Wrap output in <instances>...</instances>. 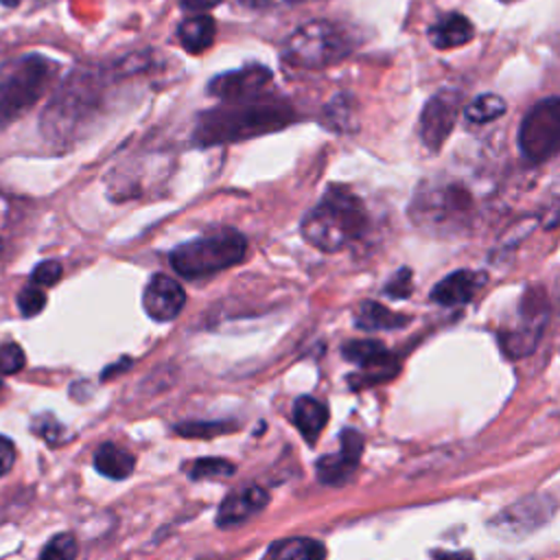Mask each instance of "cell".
I'll return each instance as SVG.
<instances>
[{"mask_svg":"<svg viewBox=\"0 0 560 560\" xmlns=\"http://www.w3.org/2000/svg\"><path fill=\"white\" fill-rule=\"evenodd\" d=\"M486 192L468 177L433 175L413 192L409 217L416 228L438 234L455 236L470 232L481 214Z\"/></svg>","mask_w":560,"mask_h":560,"instance_id":"obj_1","label":"cell"},{"mask_svg":"<svg viewBox=\"0 0 560 560\" xmlns=\"http://www.w3.org/2000/svg\"><path fill=\"white\" fill-rule=\"evenodd\" d=\"M293 120L295 112L291 105L282 101H262L260 96H256L249 101H236L201 112L195 120L192 142L199 147L238 142L278 131Z\"/></svg>","mask_w":560,"mask_h":560,"instance_id":"obj_2","label":"cell"},{"mask_svg":"<svg viewBox=\"0 0 560 560\" xmlns=\"http://www.w3.org/2000/svg\"><path fill=\"white\" fill-rule=\"evenodd\" d=\"M370 214L359 195L343 184H330L322 199L304 214L300 232L322 252H339L368 232Z\"/></svg>","mask_w":560,"mask_h":560,"instance_id":"obj_3","label":"cell"},{"mask_svg":"<svg viewBox=\"0 0 560 560\" xmlns=\"http://www.w3.org/2000/svg\"><path fill=\"white\" fill-rule=\"evenodd\" d=\"M245 252L247 238L238 230L219 228L173 247L168 262L182 278L197 280L243 262Z\"/></svg>","mask_w":560,"mask_h":560,"instance_id":"obj_4","label":"cell"},{"mask_svg":"<svg viewBox=\"0 0 560 560\" xmlns=\"http://www.w3.org/2000/svg\"><path fill=\"white\" fill-rule=\"evenodd\" d=\"M101 101V77L92 70H77L63 81L48 103L42 129L57 142H68L96 114Z\"/></svg>","mask_w":560,"mask_h":560,"instance_id":"obj_5","label":"cell"},{"mask_svg":"<svg viewBox=\"0 0 560 560\" xmlns=\"http://www.w3.org/2000/svg\"><path fill=\"white\" fill-rule=\"evenodd\" d=\"M57 72L44 55H22L0 70V129L28 112L46 92Z\"/></svg>","mask_w":560,"mask_h":560,"instance_id":"obj_6","label":"cell"},{"mask_svg":"<svg viewBox=\"0 0 560 560\" xmlns=\"http://www.w3.org/2000/svg\"><path fill=\"white\" fill-rule=\"evenodd\" d=\"M354 48L350 31L330 20H311L298 26L280 46V55L289 66L319 70L348 57Z\"/></svg>","mask_w":560,"mask_h":560,"instance_id":"obj_7","label":"cell"},{"mask_svg":"<svg viewBox=\"0 0 560 560\" xmlns=\"http://www.w3.org/2000/svg\"><path fill=\"white\" fill-rule=\"evenodd\" d=\"M549 300L545 289H527L518 302L516 319L512 326L499 332V346L505 357L521 359L536 350L549 322Z\"/></svg>","mask_w":560,"mask_h":560,"instance_id":"obj_8","label":"cell"},{"mask_svg":"<svg viewBox=\"0 0 560 560\" xmlns=\"http://www.w3.org/2000/svg\"><path fill=\"white\" fill-rule=\"evenodd\" d=\"M560 147V98L547 96L521 120L518 149L529 164L547 162Z\"/></svg>","mask_w":560,"mask_h":560,"instance_id":"obj_9","label":"cell"},{"mask_svg":"<svg viewBox=\"0 0 560 560\" xmlns=\"http://www.w3.org/2000/svg\"><path fill=\"white\" fill-rule=\"evenodd\" d=\"M556 505L558 503L553 494H527L494 514L488 521V532L501 540H521L547 525L556 514Z\"/></svg>","mask_w":560,"mask_h":560,"instance_id":"obj_10","label":"cell"},{"mask_svg":"<svg viewBox=\"0 0 560 560\" xmlns=\"http://www.w3.org/2000/svg\"><path fill=\"white\" fill-rule=\"evenodd\" d=\"M462 96L455 90L435 92L422 107L418 120V133L422 144L429 151H440L446 138L451 136L457 114H459Z\"/></svg>","mask_w":560,"mask_h":560,"instance_id":"obj_11","label":"cell"},{"mask_svg":"<svg viewBox=\"0 0 560 560\" xmlns=\"http://www.w3.org/2000/svg\"><path fill=\"white\" fill-rule=\"evenodd\" d=\"M341 354L346 361L354 363L361 374L352 378V383L372 385L378 381H387L398 372L396 359L389 354L385 343L378 339H352L341 346Z\"/></svg>","mask_w":560,"mask_h":560,"instance_id":"obj_12","label":"cell"},{"mask_svg":"<svg viewBox=\"0 0 560 560\" xmlns=\"http://www.w3.org/2000/svg\"><path fill=\"white\" fill-rule=\"evenodd\" d=\"M269 81H271V70L267 66L249 63V66L212 77L208 83V94L228 103L249 101L260 96V92L267 88Z\"/></svg>","mask_w":560,"mask_h":560,"instance_id":"obj_13","label":"cell"},{"mask_svg":"<svg viewBox=\"0 0 560 560\" xmlns=\"http://www.w3.org/2000/svg\"><path fill=\"white\" fill-rule=\"evenodd\" d=\"M365 440L357 429H343L339 435V451L326 453L317 459V479L326 486H343L361 462Z\"/></svg>","mask_w":560,"mask_h":560,"instance_id":"obj_14","label":"cell"},{"mask_svg":"<svg viewBox=\"0 0 560 560\" xmlns=\"http://www.w3.org/2000/svg\"><path fill=\"white\" fill-rule=\"evenodd\" d=\"M184 304H186V291L175 278L166 273H155L142 291L144 313L160 324L175 319L182 313Z\"/></svg>","mask_w":560,"mask_h":560,"instance_id":"obj_15","label":"cell"},{"mask_svg":"<svg viewBox=\"0 0 560 560\" xmlns=\"http://www.w3.org/2000/svg\"><path fill=\"white\" fill-rule=\"evenodd\" d=\"M269 503V494L260 486H245L230 492L219 510H217V525L219 527H236L260 514Z\"/></svg>","mask_w":560,"mask_h":560,"instance_id":"obj_16","label":"cell"},{"mask_svg":"<svg viewBox=\"0 0 560 560\" xmlns=\"http://www.w3.org/2000/svg\"><path fill=\"white\" fill-rule=\"evenodd\" d=\"M486 276L472 271V269H457L444 276L433 289H431V300L440 306H462L468 304L479 287L483 284Z\"/></svg>","mask_w":560,"mask_h":560,"instance_id":"obj_17","label":"cell"},{"mask_svg":"<svg viewBox=\"0 0 560 560\" xmlns=\"http://www.w3.org/2000/svg\"><path fill=\"white\" fill-rule=\"evenodd\" d=\"M472 35H475V28H472L470 20L455 11L440 15L429 26V42L440 50L464 46L466 42L472 39Z\"/></svg>","mask_w":560,"mask_h":560,"instance_id":"obj_18","label":"cell"},{"mask_svg":"<svg viewBox=\"0 0 560 560\" xmlns=\"http://www.w3.org/2000/svg\"><path fill=\"white\" fill-rule=\"evenodd\" d=\"M291 420H293L295 429L302 433V438L308 444H315L317 438L322 435L324 427L328 424V407L322 400L304 394V396L295 398Z\"/></svg>","mask_w":560,"mask_h":560,"instance_id":"obj_19","label":"cell"},{"mask_svg":"<svg viewBox=\"0 0 560 560\" xmlns=\"http://www.w3.org/2000/svg\"><path fill=\"white\" fill-rule=\"evenodd\" d=\"M265 560H326V547L308 536L280 538L269 545Z\"/></svg>","mask_w":560,"mask_h":560,"instance_id":"obj_20","label":"cell"},{"mask_svg":"<svg viewBox=\"0 0 560 560\" xmlns=\"http://www.w3.org/2000/svg\"><path fill=\"white\" fill-rule=\"evenodd\" d=\"M407 322H409L407 315L389 311L387 306L374 300H363L354 311V324L361 330H394V328H402Z\"/></svg>","mask_w":560,"mask_h":560,"instance_id":"obj_21","label":"cell"},{"mask_svg":"<svg viewBox=\"0 0 560 560\" xmlns=\"http://www.w3.org/2000/svg\"><path fill=\"white\" fill-rule=\"evenodd\" d=\"M214 33H217V26H214V20L206 13L201 15H192V18H186L179 28H177V39L182 44V48L186 52H203L206 48L212 46L214 42Z\"/></svg>","mask_w":560,"mask_h":560,"instance_id":"obj_22","label":"cell"},{"mask_svg":"<svg viewBox=\"0 0 560 560\" xmlns=\"http://www.w3.org/2000/svg\"><path fill=\"white\" fill-rule=\"evenodd\" d=\"M133 466L136 457L114 442H105L94 451V468L107 479H127Z\"/></svg>","mask_w":560,"mask_h":560,"instance_id":"obj_23","label":"cell"},{"mask_svg":"<svg viewBox=\"0 0 560 560\" xmlns=\"http://www.w3.org/2000/svg\"><path fill=\"white\" fill-rule=\"evenodd\" d=\"M322 120L326 127L337 131L357 129V109L350 94H337L335 98H330L328 105L324 107Z\"/></svg>","mask_w":560,"mask_h":560,"instance_id":"obj_24","label":"cell"},{"mask_svg":"<svg viewBox=\"0 0 560 560\" xmlns=\"http://www.w3.org/2000/svg\"><path fill=\"white\" fill-rule=\"evenodd\" d=\"M505 101L499 96V94H479L475 96L466 107H464V116L470 120V122H477V125H483V122H490V120H497L503 112H505Z\"/></svg>","mask_w":560,"mask_h":560,"instance_id":"obj_25","label":"cell"},{"mask_svg":"<svg viewBox=\"0 0 560 560\" xmlns=\"http://www.w3.org/2000/svg\"><path fill=\"white\" fill-rule=\"evenodd\" d=\"M230 475H234V464L223 457H201L188 470V477L195 481L197 479H225Z\"/></svg>","mask_w":560,"mask_h":560,"instance_id":"obj_26","label":"cell"},{"mask_svg":"<svg viewBox=\"0 0 560 560\" xmlns=\"http://www.w3.org/2000/svg\"><path fill=\"white\" fill-rule=\"evenodd\" d=\"M79 551L77 538L72 534H57L52 536L39 553V560H74Z\"/></svg>","mask_w":560,"mask_h":560,"instance_id":"obj_27","label":"cell"},{"mask_svg":"<svg viewBox=\"0 0 560 560\" xmlns=\"http://www.w3.org/2000/svg\"><path fill=\"white\" fill-rule=\"evenodd\" d=\"M234 427H230L223 420H210V422H199V420H190V422H182L175 427V431L184 438H214L219 433L232 431Z\"/></svg>","mask_w":560,"mask_h":560,"instance_id":"obj_28","label":"cell"},{"mask_svg":"<svg viewBox=\"0 0 560 560\" xmlns=\"http://www.w3.org/2000/svg\"><path fill=\"white\" fill-rule=\"evenodd\" d=\"M46 306V293L44 289L28 284L18 293V308L24 317H35Z\"/></svg>","mask_w":560,"mask_h":560,"instance_id":"obj_29","label":"cell"},{"mask_svg":"<svg viewBox=\"0 0 560 560\" xmlns=\"http://www.w3.org/2000/svg\"><path fill=\"white\" fill-rule=\"evenodd\" d=\"M24 363H26V357L18 343L9 341L0 346V376L18 374L24 368Z\"/></svg>","mask_w":560,"mask_h":560,"instance_id":"obj_30","label":"cell"},{"mask_svg":"<svg viewBox=\"0 0 560 560\" xmlns=\"http://www.w3.org/2000/svg\"><path fill=\"white\" fill-rule=\"evenodd\" d=\"M33 433H37L44 442H48V444H59L61 442V438H63V427L55 420V416H50V413H44V416H37L35 420H33Z\"/></svg>","mask_w":560,"mask_h":560,"instance_id":"obj_31","label":"cell"},{"mask_svg":"<svg viewBox=\"0 0 560 560\" xmlns=\"http://www.w3.org/2000/svg\"><path fill=\"white\" fill-rule=\"evenodd\" d=\"M411 289H413V282H411V269L409 267H400L387 282H385V293L394 300H402V298H409L411 295Z\"/></svg>","mask_w":560,"mask_h":560,"instance_id":"obj_32","label":"cell"},{"mask_svg":"<svg viewBox=\"0 0 560 560\" xmlns=\"http://www.w3.org/2000/svg\"><path fill=\"white\" fill-rule=\"evenodd\" d=\"M61 278V265L57 260H44L31 271V284L46 289L52 287Z\"/></svg>","mask_w":560,"mask_h":560,"instance_id":"obj_33","label":"cell"},{"mask_svg":"<svg viewBox=\"0 0 560 560\" xmlns=\"http://www.w3.org/2000/svg\"><path fill=\"white\" fill-rule=\"evenodd\" d=\"M15 464V444L11 438L0 433V477L7 475Z\"/></svg>","mask_w":560,"mask_h":560,"instance_id":"obj_34","label":"cell"},{"mask_svg":"<svg viewBox=\"0 0 560 560\" xmlns=\"http://www.w3.org/2000/svg\"><path fill=\"white\" fill-rule=\"evenodd\" d=\"M302 2H313V0H238V4L247 9H276V7H293Z\"/></svg>","mask_w":560,"mask_h":560,"instance_id":"obj_35","label":"cell"},{"mask_svg":"<svg viewBox=\"0 0 560 560\" xmlns=\"http://www.w3.org/2000/svg\"><path fill=\"white\" fill-rule=\"evenodd\" d=\"M221 0H179V7L186 11H208L217 7Z\"/></svg>","mask_w":560,"mask_h":560,"instance_id":"obj_36","label":"cell"},{"mask_svg":"<svg viewBox=\"0 0 560 560\" xmlns=\"http://www.w3.org/2000/svg\"><path fill=\"white\" fill-rule=\"evenodd\" d=\"M433 560H475L470 551H433Z\"/></svg>","mask_w":560,"mask_h":560,"instance_id":"obj_37","label":"cell"},{"mask_svg":"<svg viewBox=\"0 0 560 560\" xmlns=\"http://www.w3.org/2000/svg\"><path fill=\"white\" fill-rule=\"evenodd\" d=\"M0 252H2V208H0Z\"/></svg>","mask_w":560,"mask_h":560,"instance_id":"obj_38","label":"cell"},{"mask_svg":"<svg viewBox=\"0 0 560 560\" xmlns=\"http://www.w3.org/2000/svg\"><path fill=\"white\" fill-rule=\"evenodd\" d=\"M0 389H2V376H0Z\"/></svg>","mask_w":560,"mask_h":560,"instance_id":"obj_39","label":"cell"}]
</instances>
